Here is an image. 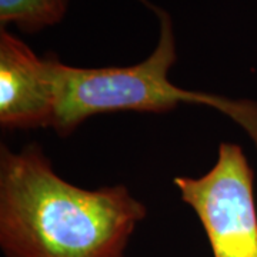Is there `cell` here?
Wrapping results in <instances>:
<instances>
[{
	"instance_id": "cell-2",
	"label": "cell",
	"mask_w": 257,
	"mask_h": 257,
	"mask_svg": "<svg viewBox=\"0 0 257 257\" xmlns=\"http://www.w3.org/2000/svg\"><path fill=\"white\" fill-rule=\"evenodd\" d=\"M160 20L156 49L146 60L127 67H73L59 62L57 109L53 128L67 136L94 114L116 110L165 113L182 101L213 107L246 130L257 146V103L210 93L184 90L169 79L177 59L170 15L153 5Z\"/></svg>"
},
{
	"instance_id": "cell-3",
	"label": "cell",
	"mask_w": 257,
	"mask_h": 257,
	"mask_svg": "<svg viewBox=\"0 0 257 257\" xmlns=\"http://www.w3.org/2000/svg\"><path fill=\"white\" fill-rule=\"evenodd\" d=\"M175 186L196 211L213 257H257L253 170L239 145L220 143L216 165L206 175L176 177Z\"/></svg>"
},
{
	"instance_id": "cell-5",
	"label": "cell",
	"mask_w": 257,
	"mask_h": 257,
	"mask_svg": "<svg viewBox=\"0 0 257 257\" xmlns=\"http://www.w3.org/2000/svg\"><path fill=\"white\" fill-rule=\"evenodd\" d=\"M69 0H0V25L37 33L63 20Z\"/></svg>"
},
{
	"instance_id": "cell-4",
	"label": "cell",
	"mask_w": 257,
	"mask_h": 257,
	"mask_svg": "<svg viewBox=\"0 0 257 257\" xmlns=\"http://www.w3.org/2000/svg\"><path fill=\"white\" fill-rule=\"evenodd\" d=\"M56 56H39L0 29V123L5 128L53 127L57 109Z\"/></svg>"
},
{
	"instance_id": "cell-1",
	"label": "cell",
	"mask_w": 257,
	"mask_h": 257,
	"mask_svg": "<svg viewBox=\"0 0 257 257\" xmlns=\"http://www.w3.org/2000/svg\"><path fill=\"white\" fill-rule=\"evenodd\" d=\"M145 204L126 186L86 190L57 175L42 147L0 150L5 257H124Z\"/></svg>"
}]
</instances>
